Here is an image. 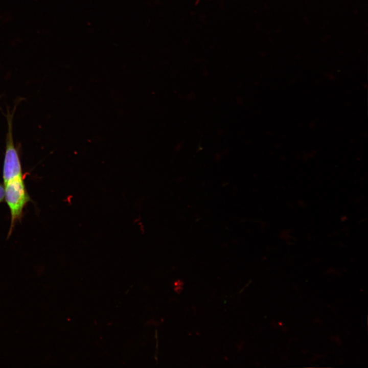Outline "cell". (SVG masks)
Masks as SVG:
<instances>
[{"label": "cell", "mask_w": 368, "mask_h": 368, "mask_svg": "<svg viewBox=\"0 0 368 368\" xmlns=\"http://www.w3.org/2000/svg\"><path fill=\"white\" fill-rule=\"evenodd\" d=\"M4 185L5 198L11 214V229L15 220L20 217L29 197L22 177L15 178Z\"/></svg>", "instance_id": "cell-1"}, {"label": "cell", "mask_w": 368, "mask_h": 368, "mask_svg": "<svg viewBox=\"0 0 368 368\" xmlns=\"http://www.w3.org/2000/svg\"><path fill=\"white\" fill-rule=\"evenodd\" d=\"M5 197V188L3 186L0 185V202L4 199Z\"/></svg>", "instance_id": "cell-2"}]
</instances>
